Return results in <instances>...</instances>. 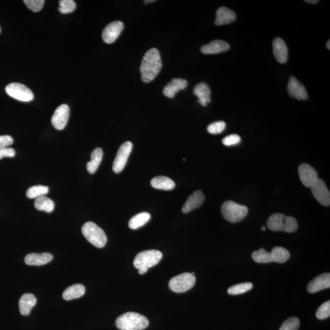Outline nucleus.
Wrapping results in <instances>:
<instances>
[{
  "instance_id": "a18cd8bd",
  "label": "nucleus",
  "mask_w": 330,
  "mask_h": 330,
  "mask_svg": "<svg viewBox=\"0 0 330 330\" xmlns=\"http://www.w3.org/2000/svg\"><path fill=\"white\" fill-rule=\"evenodd\" d=\"M191 274H192L193 276H194V277H195V272L191 273Z\"/></svg>"
},
{
  "instance_id": "4be33fe9",
  "label": "nucleus",
  "mask_w": 330,
  "mask_h": 330,
  "mask_svg": "<svg viewBox=\"0 0 330 330\" xmlns=\"http://www.w3.org/2000/svg\"><path fill=\"white\" fill-rule=\"evenodd\" d=\"M53 255L49 252L43 253H30L25 257V262L28 265H43L48 264L53 260Z\"/></svg>"
},
{
  "instance_id": "4c0bfd02",
  "label": "nucleus",
  "mask_w": 330,
  "mask_h": 330,
  "mask_svg": "<svg viewBox=\"0 0 330 330\" xmlns=\"http://www.w3.org/2000/svg\"><path fill=\"white\" fill-rule=\"evenodd\" d=\"M14 143V140L9 135L0 136V149L9 148Z\"/></svg>"
},
{
  "instance_id": "7ed1b4c3",
  "label": "nucleus",
  "mask_w": 330,
  "mask_h": 330,
  "mask_svg": "<svg viewBox=\"0 0 330 330\" xmlns=\"http://www.w3.org/2000/svg\"><path fill=\"white\" fill-rule=\"evenodd\" d=\"M252 257L257 263H284L289 259L290 252L285 248L275 247L270 252H267L264 248L252 252Z\"/></svg>"
},
{
  "instance_id": "9d476101",
  "label": "nucleus",
  "mask_w": 330,
  "mask_h": 330,
  "mask_svg": "<svg viewBox=\"0 0 330 330\" xmlns=\"http://www.w3.org/2000/svg\"><path fill=\"white\" fill-rule=\"evenodd\" d=\"M132 148L133 144L130 141H126L120 146L113 164V170L115 173H120L124 168Z\"/></svg>"
},
{
  "instance_id": "39448f33",
  "label": "nucleus",
  "mask_w": 330,
  "mask_h": 330,
  "mask_svg": "<svg viewBox=\"0 0 330 330\" xmlns=\"http://www.w3.org/2000/svg\"><path fill=\"white\" fill-rule=\"evenodd\" d=\"M82 235L92 246L101 248L107 242V237L105 232L96 224L89 221L83 224L82 228Z\"/></svg>"
},
{
  "instance_id": "37998d69",
  "label": "nucleus",
  "mask_w": 330,
  "mask_h": 330,
  "mask_svg": "<svg viewBox=\"0 0 330 330\" xmlns=\"http://www.w3.org/2000/svg\"><path fill=\"white\" fill-rule=\"evenodd\" d=\"M326 47L327 49H329V50H330V41L329 40L328 42L327 43Z\"/></svg>"
},
{
  "instance_id": "9b49d317",
  "label": "nucleus",
  "mask_w": 330,
  "mask_h": 330,
  "mask_svg": "<svg viewBox=\"0 0 330 330\" xmlns=\"http://www.w3.org/2000/svg\"><path fill=\"white\" fill-rule=\"evenodd\" d=\"M298 174L301 182L306 187L311 188L319 179L316 170L309 164L300 165L298 167Z\"/></svg>"
},
{
  "instance_id": "ddd939ff",
  "label": "nucleus",
  "mask_w": 330,
  "mask_h": 330,
  "mask_svg": "<svg viewBox=\"0 0 330 330\" xmlns=\"http://www.w3.org/2000/svg\"><path fill=\"white\" fill-rule=\"evenodd\" d=\"M70 109L68 105H61L56 108L51 118V124L56 129L61 130L65 128L69 120Z\"/></svg>"
},
{
  "instance_id": "f704fd0d",
  "label": "nucleus",
  "mask_w": 330,
  "mask_h": 330,
  "mask_svg": "<svg viewBox=\"0 0 330 330\" xmlns=\"http://www.w3.org/2000/svg\"><path fill=\"white\" fill-rule=\"evenodd\" d=\"M226 127V124L224 121H218V122L213 123L208 125L207 131L208 133L212 135H216V134L223 132Z\"/></svg>"
},
{
  "instance_id": "412c9836",
  "label": "nucleus",
  "mask_w": 330,
  "mask_h": 330,
  "mask_svg": "<svg viewBox=\"0 0 330 330\" xmlns=\"http://www.w3.org/2000/svg\"><path fill=\"white\" fill-rule=\"evenodd\" d=\"M188 82L186 80L173 79L166 86H165L163 93L167 97H174L177 92L186 88Z\"/></svg>"
},
{
  "instance_id": "a878e982",
  "label": "nucleus",
  "mask_w": 330,
  "mask_h": 330,
  "mask_svg": "<svg viewBox=\"0 0 330 330\" xmlns=\"http://www.w3.org/2000/svg\"><path fill=\"white\" fill-rule=\"evenodd\" d=\"M84 293V286L81 284H76L66 288L63 293V298L67 301L72 300L81 297Z\"/></svg>"
},
{
  "instance_id": "1a4fd4ad",
  "label": "nucleus",
  "mask_w": 330,
  "mask_h": 330,
  "mask_svg": "<svg viewBox=\"0 0 330 330\" xmlns=\"http://www.w3.org/2000/svg\"><path fill=\"white\" fill-rule=\"evenodd\" d=\"M6 93L14 99L22 102H30L34 99V94L25 85L19 82H12L7 85Z\"/></svg>"
},
{
  "instance_id": "ea45409f",
  "label": "nucleus",
  "mask_w": 330,
  "mask_h": 330,
  "mask_svg": "<svg viewBox=\"0 0 330 330\" xmlns=\"http://www.w3.org/2000/svg\"><path fill=\"white\" fill-rule=\"evenodd\" d=\"M148 269H147V268H141V269H138V273H140V275H143L144 273L148 272Z\"/></svg>"
},
{
  "instance_id": "79ce46f5",
  "label": "nucleus",
  "mask_w": 330,
  "mask_h": 330,
  "mask_svg": "<svg viewBox=\"0 0 330 330\" xmlns=\"http://www.w3.org/2000/svg\"><path fill=\"white\" fill-rule=\"evenodd\" d=\"M156 1L155 0H153V1H151V0H147V1H144V4H147L148 3H151V2H154Z\"/></svg>"
},
{
  "instance_id": "b1692460",
  "label": "nucleus",
  "mask_w": 330,
  "mask_h": 330,
  "mask_svg": "<svg viewBox=\"0 0 330 330\" xmlns=\"http://www.w3.org/2000/svg\"><path fill=\"white\" fill-rule=\"evenodd\" d=\"M37 299L32 293H27L23 295L19 300V306L20 314L28 316L32 308L36 305Z\"/></svg>"
},
{
  "instance_id": "f257e3e1",
  "label": "nucleus",
  "mask_w": 330,
  "mask_h": 330,
  "mask_svg": "<svg viewBox=\"0 0 330 330\" xmlns=\"http://www.w3.org/2000/svg\"><path fill=\"white\" fill-rule=\"evenodd\" d=\"M162 66L161 54L158 49L153 48L144 55L140 66L142 81L149 82L156 78Z\"/></svg>"
},
{
  "instance_id": "393cba45",
  "label": "nucleus",
  "mask_w": 330,
  "mask_h": 330,
  "mask_svg": "<svg viewBox=\"0 0 330 330\" xmlns=\"http://www.w3.org/2000/svg\"><path fill=\"white\" fill-rule=\"evenodd\" d=\"M151 184L154 189L166 191L174 189L176 184L170 178L166 176H157L151 180Z\"/></svg>"
},
{
  "instance_id": "473e14b6",
  "label": "nucleus",
  "mask_w": 330,
  "mask_h": 330,
  "mask_svg": "<svg viewBox=\"0 0 330 330\" xmlns=\"http://www.w3.org/2000/svg\"><path fill=\"white\" fill-rule=\"evenodd\" d=\"M300 327V321L297 318L292 317L283 322L280 330H298Z\"/></svg>"
},
{
  "instance_id": "423d86ee",
  "label": "nucleus",
  "mask_w": 330,
  "mask_h": 330,
  "mask_svg": "<svg viewBox=\"0 0 330 330\" xmlns=\"http://www.w3.org/2000/svg\"><path fill=\"white\" fill-rule=\"evenodd\" d=\"M221 212L226 220L235 223L243 220L246 217L248 212V208L234 201H227L221 206Z\"/></svg>"
},
{
  "instance_id": "c756f323",
  "label": "nucleus",
  "mask_w": 330,
  "mask_h": 330,
  "mask_svg": "<svg viewBox=\"0 0 330 330\" xmlns=\"http://www.w3.org/2000/svg\"><path fill=\"white\" fill-rule=\"evenodd\" d=\"M48 187L43 186V185H35V186L31 187L27 191V197L30 199H34L45 196L48 193Z\"/></svg>"
},
{
  "instance_id": "2f4dec72",
  "label": "nucleus",
  "mask_w": 330,
  "mask_h": 330,
  "mask_svg": "<svg viewBox=\"0 0 330 330\" xmlns=\"http://www.w3.org/2000/svg\"><path fill=\"white\" fill-rule=\"evenodd\" d=\"M59 2L58 11L61 14H69V13L74 12L76 9V3L74 0H61Z\"/></svg>"
},
{
  "instance_id": "bb28decb",
  "label": "nucleus",
  "mask_w": 330,
  "mask_h": 330,
  "mask_svg": "<svg viewBox=\"0 0 330 330\" xmlns=\"http://www.w3.org/2000/svg\"><path fill=\"white\" fill-rule=\"evenodd\" d=\"M103 157V151L101 148H97L94 149L91 154V161L87 162L86 167L87 171L90 174H94L97 171Z\"/></svg>"
},
{
  "instance_id": "c03bdc74",
  "label": "nucleus",
  "mask_w": 330,
  "mask_h": 330,
  "mask_svg": "<svg viewBox=\"0 0 330 330\" xmlns=\"http://www.w3.org/2000/svg\"><path fill=\"white\" fill-rule=\"evenodd\" d=\"M261 229L262 231H265V229H266V228H265V226H262Z\"/></svg>"
},
{
  "instance_id": "0eeeda50",
  "label": "nucleus",
  "mask_w": 330,
  "mask_h": 330,
  "mask_svg": "<svg viewBox=\"0 0 330 330\" xmlns=\"http://www.w3.org/2000/svg\"><path fill=\"white\" fill-rule=\"evenodd\" d=\"M162 253L159 250L150 249L140 252L136 255L133 260L134 267L136 269H140L141 268L153 267L161 261L162 258Z\"/></svg>"
},
{
  "instance_id": "5701e85b",
  "label": "nucleus",
  "mask_w": 330,
  "mask_h": 330,
  "mask_svg": "<svg viewBox=\"0 0 330 330\" xmlns=\"http://www.w3.org/2000/svg\"><path fill=\"white\" fill-rule=\"evenodd\" d=\"M193 93L198 97V102L203 107L211 102V91L208 84L206 82H200L195 87Z\"/></svg>"
},
{
  "instance_id": "c85d7f7f",
  "label": "nucleus",
  "mask_w": 330,
  "mask_h": 330,
  "mask_svg": "<svg viewBox=\"0 0 330 330\" xmlns=\"http://www.w3.org/2000/svg\"><path fill=\"white\" fill-rule=\"evenodd\" d=\"M151 216L148 212H141L131 218L128 222V226L131 229H136L146 224L150 220Z\"/></svg>"
},
{
  "instance_id": "20e7f679",
  "label": "nucleus",
  "mask_w": 330,
  "mask_h": 330,
  "mask_svg": "<svg viewBox=\"0 0 330 330\" xmlns=\"http://www.w3.org/2000/svg\"><path fill=\"white\" fill-rule=\"evenodd\" d=\"M267 227L273 231H285L294 233L298 229V223L292 216H288L283 213L273 214L267 220Z\"/></svg>"
},
{
  "instance_id": "dca6fc26",
  "label": "nucleus",
  "mask_w": 330,
  "mask_h": 330,
  "mask_svg": "<svg viewBox=\"0 0 330 330\" xmlns=\"http://www.w3.org/2000/svg\"><path fill=\"white\" fill-rule=\"evenodd\" d=\"M330 287V274L323 273L309 283L307 289L309 293H315Z\"/></svg>"
},
{
  "instance_id": "f3484780",
  "label": "nucleus",
  "mask_w": 330,
  "mask_h": 330,
  "mask_svg": "<svg viewBox=\"0 0 330 330\" xmlns=\"http://www.w3.org/2000/svg\"><path fill=\"white\" fill-rule=\"evenodd\" d=\"M205 197L202 191L197 190L191 195L182 208L183 213H187L203 205Z\"/></svg>"
},
{
  "instance_id": "7c9ffc66",
  "label": "nucleus",
  "mask_w": 330,
  "mask_h": 330,
  "mask_svg": "<svg viewBox=\"0 0 330 330\" xmlns=\"http://www.w3.org/2000/svg\"><path fill=\"white\" fill-rule=\"evenodd\" d=\"M252 287H253V285L251 283L239 284V285L229 288L228 292L230 295L242 294V293L247 292V291L251 290Z\"/></svg>"
},
{
  "instance_id": "f03ea898",
  "label": "nucleus",
  "mask_w": 330,
  "mask_h": 330,
  "mask_svg": "<svg viewBox=\"0 0 330 330\" xmlns=\"http://www.w3.org/2000/svg\"><path fill=\"white\" fill-rule=\"evenodd\" d=\"M149 326L148 319L140 314L128 312L119 316L116 326L121 330H143Z\"/></svg>"
},
{
  "instance_id": "a19ab883",
  "label": "nucleus",
  "mask_w": 330,
  "mask_h": 330,
  "mask_svg": "<svg viewBox=\"0 0 330 330\" xmlns=\"http://www.w3.org/2000/svg\"><path fill=\"white\" fill-rule=\"evenodd\" d=\"M305 1L308 2V3L316 4L320 1H319V0H313H313H305Z\"/></svg>"
},
{
  "instance_id": "2eb2a0df",
  "label": "nucleus",
  "mask_w": 330,
  "mask_h": 330,
  "mask_svg": "<svg viewBox=\"0 0 330 330\" xmlns=\"http://www.w3.org/2000/svg\"><path fill=\"white\" fill-rule=\"evenodd\" d=\"M288 92L290 97L298 100L308 99V93L305 86L294 77H290L288 84Z\"/></svg>"
},
{
  "instance_id": "c9c22d12",
  "label": "nucleus",
  "mask_w": 330,
  "mask_h": 330,
  "mask_svg": "<svg viewBox=\"0 0 330 330\" xmlns=\"http://www.w3.org/2000/svg\"><path fill=\"white\" fill-rule=\"evenodd\" d=\"M25 4L27 5L28 9L32 11L38 12L42 9L44 4V0H24Z\"/></svg>"
},
{
  "instance_id": "58836bf2",
  "label": "nucleus",
  "mask_w": 330,
  "mask_h": 330,
  "mask_svg": "<svg viewBox=\"0 0 330 330\" xmlns=\"http://www.w3.org/2000/svg\"><path fill=\"white\" fill-rule=\"evenodd\" d=\"M15 156L14 149L6 148L0 149V160L4 157H14Z\"/></svg>"
},
{
  "instance_id": "6e6552de",
  "label": "nucleus",
  "mask_w": 330,
  "mask_h": 330,
  "mask_svg": "<svg viewBox=\"0 0 330 330\" xmlns=\"http://www.w3.org/2000/svg\"><path fill=\"white\" fill-rule=\"evenodd\" d=\"M196 278L190 273H184L172 278L169 282L170 289L176 293L187 292L195 286Z\"/></svg>"
},
{
  "instance_id": "4468645a",
  "label": "nucleus",
  "mask_w": 330,
  "mask_h": 330,
  "mask_svg": "<svg viewBox=\"0 0 330 330\" xmlns=\"http://www.w3.org/2000/svg\"><path fill=\"white\" fill-rule=\"evenodd\" d=\"M124 25L122 22L115 21L110 23L103 30L102 36L103 40L107 43L115 42L123 32Z\"/></svg>"
},
{
  "instance_id": "f8f14e48",
  "label": "nucleus",
  "mask_w": 330,
  "mask_h": 330,
  "mask_svg": "<svg viewBox=\"0 0 330 330\" xmlns=\"http://www.w3.org/2000/svg\"><path fill=\"white\" fill-rule=\"evenodd\" d=\"M311 192L316 200L324 206H329L330 205V193L327 187L326 182L323 180L319 179L311 187Z\"/></svg>"
},
{
  "instance_id": "cd10ccee",
  "label": "nucleus",
  "mask_w": 330,
  "mask_h": 330,
  "mask_svg": "<svg viewBox=\"0 0 330 330\" xmlns=\"http://www.w3.org/2000/svg\"><path fill=\"white\" fill-rule=\"evenodd\" d=\"M35 207L38 210L50 213L55 208V203L45 196H41V197L36 198Z\"/></svg>"
},
{
  "instance_id": "e433bc0d",
  "label": "nucleus",
  "mask_w": 330,
  "mask_h": 330,
  "mask_svg": "<svg viewBox=\"0 0 330 330\" xmlns=\"http://www.w3.org/2000/svg\"><path fill=\"white\" fill-rule=\"evenodd\" d=\"M241 136L237 135V134H232V135L226 136L222 140V143L224 145L226 146H231L236 145L241 143Z\"/></svg>"
},
{
  "instance_id": "72a5a7b5",
  "label": "nucleus",
  "mask_w": 330,
  "mask_h": 330,
  "mask_svg": "<svg viewBox=\"0 0 330 330\" xmlns=\"http://www.w3.org/2000/svg\"><path fill=\"white\" fill-rule=\"evenodd\" d=\"M330 316V301H326L319 307L316 312L317 318L320 320L326 319Z\"/></svg>"
},
{
  "instance_id": "aec40b11",
  "label": "nucleus",
  "mask_w": 330,
  "mask_h": 330,
  "mask_svg": "<svg viewBox=\"0 0 330 330\" xmlns=\"http://www.w3.org/2000/svg\"><path fill=\"white\" fill-rule=\"evenodd\" d=\"M230 48L229 43L221 40L213 41L212 42L202 46L201 51L206 55L208 54H217L228 51Z\"/></svg>"
},
{
  "instance_id": "6ab92c4d",
  "label": "nucleus",
  "mask_w": 330,
  "mask_h": 330,
  "mask_svg": "<svg viewBox=\"0 0 330 330\" xmlns=\"http://www.w3.org/2000/svg\"><path fill=\"white\" fill-rule=\"evenodd\" d=\"M273 54L280 63H285L288 60V50L285 41L282 38L275 39L273 42Z\"/></svg>"
},
{
  "instance_id": "49530a36",
  "label": "nucleus",
  "mask_w": 330,
  "mask_h": 330,
  "mask_svg": "<svg viewBox=\"0 0 330 330\" xmlns=\"http://www.w3.org/2000/svg\"><path fill=\"white\" fill-rule=\"evenodd\" d=\"M0 33H1V28H0Z\"/></svg>"
},
{
  "instance_id": "a211bd4d",
  "label": "nucleus",
  "mask_w": 330,
  "mask_h": 330,
  "mask_svg": "<svg viewBox=\"0 0 330 330\" xmlns=\"http://www.w3.org/2000/svg\"><path fill=\"white\" fill-rule=\"evenodd\" d=\"M236 14L233 10L226 7H219L216 12L215 24L217 26L227 25L235 21Z\"/></svg>"
}]
</instances>
